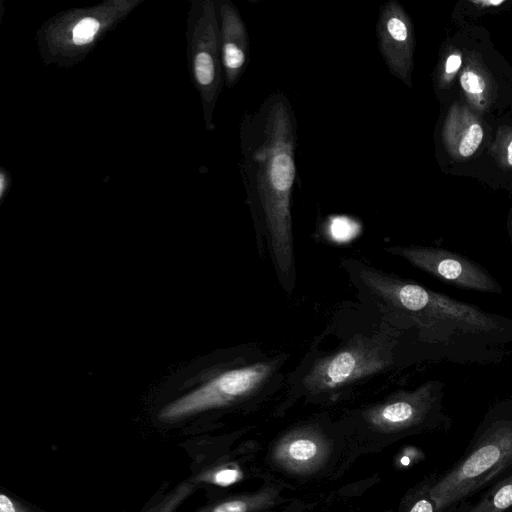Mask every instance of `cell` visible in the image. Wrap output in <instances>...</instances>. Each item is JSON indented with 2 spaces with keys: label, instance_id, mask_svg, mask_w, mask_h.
Instances as JSON below:
<instances>
[{
  "label": "cell",
  "instance_id": "cell-1",
  "mask_svg": "<svg viewBox=\"0 0 512 512\" xmlns=\"http://www.w3.org/2000/svg\"><path fill=\"white\" fill-rule=\"evenodd\" d=\"M241 173L257 243L267 249L287 292L295 282L292 195L296 178L297 119L288 96L269 94L245 113Z\"/></svg>",
  "mask_w": 512,
  "mask_h": 512
},
{
  "label": "cell",
  "instance_id": "cell-8",
  "mask_svg": "<svg viewBox=\"0 0 512 512\" xmlns=\"http://www.w3.org/2000/svg\"><path fill=\"white\" fill-rule=\"evenodd\" d=\"M378 50L389 72L412 87L415 36L413 23L397 0L384 2L376 22Z\"/></svg>",
  "mask_w": 512,
  "mask_h": 512
},
{
  "label": "cell",
  "instance_id": "cell-19",
  "mask_svg": "<svg viewBox=\"0 0 512 512\" xmlns=\"http://www.w3.org/2000/svg\"><path fill=\"white\" fill-rule=\"evenodd\" d=\"M99 29V23L94 18L82 19L73 29L72 37L75 44L82 45L92 41Z\"/></svg>",
  "mask_w": 512,
  "mask_h": 512
},
{
  "label": "cell",
  "instance_id": "cell-4",
  "mask_svg": "<svg viewBox=\"0 0 512 512\" xmlns=\"http://www.w3.org/2000/svg\"><path fill=\"white\" fill-rule=\"evenodd\" d=\"M283 357L252 361L219 373L199 388L166 405L159 419L173 421L180 418L238 404L260 394L276 380Z\"/></svg>",
  "mask_w": 512,
  "mask_h": 512
},
{
  "label": "cell",
  "instance_id": "cell-9",
  "mask_svg": "<svg viewBox=\"0 0 512 512\" xmlns=\"http://www.w3.org/2000/svg\"><path fill=\"white\" fill-rule=\"evenodd\" d=\"M329 454V442L320 431L301 427L277 441L272 450V460L286 472L307 475L318 470Z\"/></svg>",
  "mask_w": 512,
  "mask_h": 512
},
{
  "label": "cell",
  "instance_id": "cell-23",
  "mask_svg": "<svg viewBox=\"0 0 512 512\" xmlns=\"http://www.w3.org/2000/svg\"><path fill=\"white\" fill-rule=\"evenodd\" d=\"M472 4L477 5L481 8L497 7L505 3L503 0H473L470 1Z\"/></svg>",
  "mask_w": 512,
  "mask_h": 512
},
{
  "label": "cell",
  "instance_id": "cell-12",
  "mask_svg": "<svg viewBox=\"0 0 512 512\" xmlns=\"http://www.w3.org/2000/svg\"><path fill=\"white\" fill-rule=\"evenodd\" d=\"M223 63L230 85L235 84L246 69L249 60V36L238 10L230 5L222 9Z\"/></svg>",
  "mask_w": 512,
  "mask_h": 512
},
{
  "label": "cell",
  "instance_id": "cell-22",
  "mask_svg": "<svg viewBox=\"0 0 512 512\" xmlns=\"http://www.w3.org/2000/svg\"><path fill=\"white\" fill-rule=\"evenodd\" d=\"M406 512H435V505L428 495V488L424 495L413 501Z\"/></svg>",
  "mask_w": 512,
  "mask_h": 512
},
{
  "label": "cell",
  "instance_id": "cell-20",
  "mask_svg": "<svg viewBox=\"0 0 512 512\" xmlns=\"http://www.w3.org/2000/svg\"><path fill=\"white\" fill-rule=\"evenodd\" d=\"M193 486L183 484L156 508L154 512H172L191 492Z\"/></svg>",
  "mask_w": 512,
  "mask_h": 512
},
{
  "label": "cell",
  "instance_id": "cell-2",
  "mask_svg": "<svg viewBox=\"0 0 512 512\" xmlns=\"http://www.w3.org/2000/svg\"><path fill=\"white\" fill-rule=\"evenodd\" d=\"M346 269L359 290L390 316H406L420 324H445L464 332L498 328L497 321L482 310L417 283L357 260H347Z\"/></svg>",
  "mask_w": 512,
  "mask_h": 512
},
{
  "label": "cell",
  "instance_id": "cell-15",
  "mask_svg": "<svg viewBox=\"0 0 512 512\" xmlns=\"http://www.w3.org/2000/svg\"><path fill=\"white\" fill-rule=\"evenodd\" d=\"M463 66L462 52L454 47L442 56L437 71V85L440 89L448 88Z\"/></svg>",
  "mask_w": 512,
  "mask_h": 512
},
{
  "label": "cell",
  "instance_id": "cell-5",
  "mask_svg": "<svg viewBox=\"0 0 512 512\" xmlns=\"http://www.w3.org/2000/svg\"><path fill=\"white\" fill-rule=\"evenodd\" d=\"M391 363V349L383 338L360 334L313 361L300 384L311 395L330 394L384 371Z\"/></svg>",
  "mask_w": 512,
  "mask_h": 512
},
{
  "label": "cell",
  "instance_id": "cell-14",
  "mask_svg": "<svg viewBox=\"0 0 512 512\" xmlns=\"http://www.w3.org/2000/svg\"><path fill=\"white\" fill-rule=\"evenodd\" d=\"M512 508V473L499 481L466 512H506Z\"/></svg>",
  "mask_w": 512,
  "mask_h": 512
},
{
  "label": "cell",
  "instance_id": "cell-7",
  "mask_svg": "<svg viewBox=\"0 0 512 512\" xmlns=\"http://www.w3.org/2000/svg\"><path fill=\"white\" fill-rule=\"evenodd\" d=\"M436 382H427L414 390L399 391L363 413L373 429L384 433L403 432L423 425L439 403Z\"/></svg>",
  "mask_w": 512,
  "mask_h": 512
},
{
  "label": "cell",
  "instance_id": "cell-18",
  "mask_svg": "<svg viewBox=\"0 0 512 512\" xmlns=\"http://www.w3.org/2000/svg\"><path fill=\"white\" fill-rule=\"evenodd\" d=\"M195 75L202 86H210L217 81V64L208 51H201L195 58Z\"/></svg>",
  "mask_w": 512,
  "mask_h": 512
},
{
  "label": "cell",
  "instance_id": "cell-11",
  "mask_svg": "<svg viewBox=\"0 0 512 512\" xmlns=\"http://www.w3.org/2000/svg\"><path fill=\"white\" fill-rule=\"evenodd\" d=\"M459 82L467 105L478 115L490 109L497 95V84L482 57L467 51Z\"/></svg>",
  "mask_w": 512,
  "mask_h": 512
},
{
  "label": "cell",
  "instance_id": "cell-10",
  "mask_svg": "<svg viewBox=\"0 0 512 512\" xmlns=\"http://www.w3.org/2000/svg\"><path fill=\"white\" fill-rule=\"evenodd\" d=\"M484 136L479 115L468 105L454 102L442 130L448 154L457 161L471 157L480 147Z\"/></svg>",
  "mask_w": 512,
  "mask_h": 512
},
{
  "label": "cell",
  "instance_id": "cell-16",
  "mask_svg": "<svg viewBox=\"0 0 512 512\" xmlns=\"http://www.w3.org/2000/svg\"><path fill=\"white\" fill-rule=\"evenodd\" d=\"M490 153L501 169H512V127H499Z\"/></svg>",
  "mask_w": 512,
  "mask_h": 512
},
{
  "label": "cell",
  "instance_id": "cell-3",
  "mask_svg": "<svg viewBox=\"0 0 512 512\" xmlns=\"http://www.w3.org/2000/svg\"><path fill=\"white\" fill-rule=\"evenodd\" d=\"M511 468L512 418H498L485 424L463 456L428 488L435 512L464 500Z\"/></svg>",
  "mask_w": 512,
  "mask_h": 512
},
{
  "label": "cell",
  "instance_id": "cell-13",
  "mask_svg": "<svg viewBox=\"0 0 512 512\" xmlns=\"http://www.w3.org/2000/svg\"><path fill=\"white\" fill-rule=\"evenodd\" d=\"M279 499V489L266 487L254 493L227 498L198 512H258L274 506Z\"/></svg>",
  "mask_w": 512,
  "mask_h": 512
},
{
  "label": "cell",
  "instance_id": "cell-17",
  "mask_svg": "<svg viewBox=\"0 0 512 512\" xmlns=\"http://www.w3.org/2000/svg\"><path fill=\"white\" fill-rule=\"evenodd\" d=\"M243 478L242 471L234 464H227L204 472L199 476L201 482L211 483L218 486H229Z\"/></svg>",
  "mask_w": 512,
  "mask_h": 512
},
{
  "label": "cell",
  "instance_id": "cell-6",
  "mask_svg": "<svg viewBox=\"0 0 512 512\" xmlns=\"http://www.w3.org/2000/svg\"><path fill=\"white\" fill-rule=\"evenodd\" d=\"M386 251L449 284L481 292H501L498 282L483 267L458 253L415 245L388 247Z\"/></svg>",
  "mask_w": 512,
  "mask_h": 512
},
{
  "label": "cell",
  "instance_id": "cell-21",
  "mask_svg": "<svg viewBox=\"0 0 512 512\" xmlns=\"http://www.w3.org/2000/svg\"><path fill=\"white\" fill-rule=\"evenodd\" d=\"M0 512H33L7 494H0Z\"/></svg>",
  "mask_w": 512,
  "mask_h": 512
},
{
  "label": "cell",
  "instance_id": "cell-24",
  "mask_svg": "<svg viewBox=\"0 0 512 512\" xmlns=\"http://www.w3.org/2000/svg\"><path fill=\"white\" fill-rule=\"evenodd\" d=\"M510 235H511V240H512V217L510 219Z\"/></svg>",
  "mask_w": 512,
  "mask_h": 512
}]
</instances>
